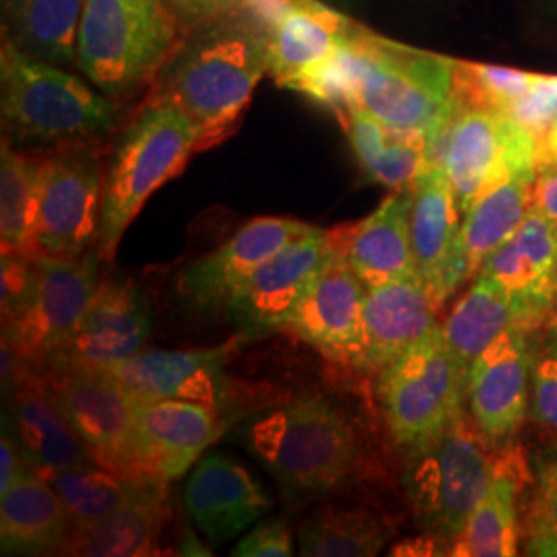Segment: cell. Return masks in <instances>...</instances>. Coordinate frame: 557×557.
Listing matches in <instances>:
<instances>
[{"label": "cell", "mask_w": 557, "mask_h": 557, "mask_svg": "<svg viewBox=\"0 0 557 557\" xmlns=\"http://www.w3.org/2000/svg\"><path fill=\"white\" fill-rule=\"evenodd\" d=\"M543 79L545 75L537 73L455 60L457 100L496 108L506 114H512Z\"/></svg>", "instance_id": "37"}, {"label": "cell", "mask_w": 557, "mask_h": 557, "mask_svg": "<svg viewBox=\"0 0 557 557\" xmlns=\"http://www.w3.org/2000/svg\"><path fill=\"white\" fill-rule=\"evenodd\" d=\"M524 556L557 557V444L539 453L535 490L522 524Z\"/></svg>", "instance_id": "38"}, {"label": "cell", "mask_w": 557, "mask_h": 557, "mask_svg": "<svg viewBox=\"0 0 557 557\" xmlns=\"http://www.w3.org/2000/svg\"><path fill=\"white\" fill-rule=\"evenodd\" d=\"M269 75L267 36L244 13L195 25L147 98L174 103L199 133V153L238 128L260 79Z\"/></svg>", "instance_id": "2"}, {"label": "cell", "mask_w": 557, "mask_h": 557, "mask_svg": "<svg viewBox=\"0 0 557 557\" xmlns=\"http://www.w3.org/2000/svg\"><path fill=\"white\" fill-rule=\"evenodd\" d=\"M537 329L515 326L479 356L467 374V403L473 423L494 448H504L531 409V376Z\"/></svg>", "instance_id": "15"}, {"label": "cell", "mask_w": 557, "mask_h": 557, "mask_svg": "<svg viewBox=\"0 0 557 557\" xmlns=\"http://www.w3.org/2000/svg\"><path fill=\"white\" fill-rule=\"evenodd\" d=\"M0 110L7 139L57 147L94 143L120 122V101L7 40L0 52Z\"/></svg>", "instance_id": "5"}, {"label": "cell", "mask_w": 557, "mask_h": 557, "mask_svg": "<svg viewBox=\"0 0 557 557\" xmlns=\"http://www.w3.org/2000/svg\"><path fill=\"white\" fill-rule=\"evenodd\" d=\"M184 508L205 537L223 543L262 520L271 510V498L236 458L209 453L184 485Z\"/></svg>", "instance_id": "22"}, {"label": "cell", "mask_w": 557, "mask_h": 557, "mask_svg": "<svg viewBox=\"0 0 557 557\" xmlns=\"http://www.w3.org/2000/svg\"><path fill=\"white\" fill-rule=\"evenodd\" d=\"M186 38L170 0H87L81 17V73L112 100L153 87Z\"/></svg>", "instance_id": "4"}, {"label": "cell", "mask_w": 557, "mask_h": 557, "mask_svg": "<svg viewBox=\"0 0 557 557\" xmlns=\"http://www.w3.org/2000/svg\"><path fill=\"white\" fill-rule=\"evenodd\" d=\"M103 170L94 143L60 145L46 153L36 255L79 257L98 248Z\"/></svg>", "instance_id": "11"}, {"label": "cell", "mask_w": 557, "mask_h": 557, "mask_svg": "<svg viewBox=\"0 0 557 557\" xmlns=\"http://www.w3.org/2000/svg\"><path fill=\"white\" fill-rule=\"evenodd\" d=\"M547 163L557 165V120L539 139V168Z\"/></svg>", "instance_id": "45"}, {"label": "cell", "mask_w": 557, "mask_h": 557, "mask_svg": "<svg viewBox=\"0 0 557 557\" xmlns=\"http://www.w3.org/2000/svg\"><path fill=\"white\" fill-rule=\"evenodd\" d=\"M36 255L2 252V319H11L27 298Z\"/></svg>", "instance_id": "41"}, {"label": "cell", "mask_w": 557, "mask_h": 557, "mask_svg": "<svg viewBox=\"0 0 557 557\" xmlns=\"http://www.w3.org/2000/svg\"><path fill=\"white\" fill-rule=\"evenodd\" d=\"M223 411L193 400L139 398L135 458L140 478L176 481L220 438Z\"/></svg>", "instance_id": "18"}, {"label": "cell", "mask_w": 557, "mask_h": 557, "mask_svg": "<svg viewBox=\"0 0 557 557\" xmlns=\"http://www.w3.org/2000/svg\"><path fill=\"white\" fill-rule=\"evenodd\" d=\"M345 20L319 0H294L264 32L269 75L292 89L299 79L333 59L354 32Z\"/></svg>", "instance_id": "26"}, {"label": "cell", "mask_w": 557, "mask_h": 557, "mask_svg": "<svg viewBox=\"0 0 557 557\" xmlns=\"http://www.w3.org/2000/svg\"><path fill=\"white\" fill-rule=\"evenodd\" d=\"M238 338L205 349H149L108 368L137 398L193 400L225 411L230 398L227 363Z\"/></svg>", "instance_id": "20"}, {"label": "cell", "mask_w": 557, "mask_h": 557, "mask_svg": "<svg viewBox=\"0 0 557 557\" xmlns=\"http://www.w3.org/2000/svg\"><path fill=\"white\" fill-rule=\"evenodd\" d=\"M87 0H2L4 40L50 64L77 60L81 17Z\"/></svg>", "instance_id": "32"}, {"label": "cell", "mask_w": 557, "mask_h": 557, "mask_svg": "<svg viewBox=\"0 0 557 557\" xmlns=\"http://www.w3.org/2000/svg\"><path fill=\"white\" fill-rule=\"evenodd\" d=\"M379 400L391 436L405 448L436 436L462 411L467 370L440 326L380 370Z\"/></svg>", "instance_id": "9"}, {"label": "cell", "mask_w": 557, "mask_h": 557, "mask_svg": "<svg viewBox=\"0 0 557 557\" xmlns=\"http://www.w3.org/2000/svg\"><path fill=\"white\" fill-rule=\"evenodd\" d=\"M40 475L57 490L73 527L110 517L147 494L153 485L163 483L156 479L128 478L98 462Z\"/></svg>", "instance_id": "36"}, {"label": "cell", "mask_w": 557, "mask_h": 557, "mask_svg": "<svg viewBox=\"0 0 557 557\" xmlns=\"http://www.w3.org/2000/svg\"><path fill=\"white\" fill-rule=\"evenodd\" d=\"M329 234L368 289L413 275L411 186L393 190L366 220L329 230Z\"/></svg>", "instance_id": "25"}, {"label": "cell", "mask_w": 557, "mask_h": 557, "mask_svg": "<svg viewBox=\"0 0 557 557\" xmlns=\"http://www.w3.org/2000/svg\"><path fill=\"white\" fill-rule=\"evenodd\" d=\"M520 324L529 326L515 301L492 278L475 275L471 287L440 324V331L453 356L469 374L471 363L496 338Z\"/></svg>", "instance_id": "33"}, {"label": "cell", "mask_w": 557, "mask_h": 557, "mask_svg": "<svg viewBox=\"0 0 557 557\" xmlns=\"http://www.w3.org/2000/svg\"><path fill=\"white\" fill-rule=\"evenodd\" d=\"M333 252L335 246L329 230L312 227L260 264L225 310L238 326L239 335L264 337L285 331L299 301Z\"/></svg>", "instance_id": "14"}, {"label": "cell", "mask_w": 557, "mask_h": 557, "mask_svg": "<svg viewBox=\"0 0 557 557\" xmlns=\"http://www.w3.org/2000/svg\"><path fill=\"white\" fill-rule=\"evenodd\" d=\"M462 213L440 163H428L411 186V248L419 278L442 306L467 281L460 262Z\"/></svg>", "instance_id": "19"}, {"label": "cell", "mask_w": 557, "mask_h": 557, "mask_svg": "<svg viewBox=\"0 0 557 557\" xmlns=\"http://www.w3.org/2000/svg\"><path fill=\"white\" fill-rule=\"evenodd\" d=\"M314 225L287 218H257L242 225L220 248L190 262L178 277L182 301L200 314L227 310L250 275L292 239Z\"/></svg>", "instance_id": "16"}, {"label": "cell", "mask_w": 557, "mask_h": 557, "mask_svg": "<svg viewBox=\"0 0 557 557\" xmlns=\"http://www.w3.org/2000/svg\"><path fill=\"white\" fill-rule=\"evenodd\" d=\"M232 556L239 557H289L294 556V541L287 520H264L257 524L234 547Z\"/></svg>", "instance_id": "40"}, {"label": "cell", "mask_w": 557, "mask_h": 557, "mask_svg": "<svg viewBox=\"0 0 557 557\" xmlns=\"http://www.w3.org/2000/svg\"><path fill=\"white\" fill-rule=\"evenodd\" d=\"M363 172L393 190L413 186L430 156V137L425 133L393 128L358 106L335 112Z\"/></svg>", "instance_id": "30"}, {"label": "cell", "mask_w": 557, "mask_h": 557, "mask_svg": "<svg viewBox=\"0 0 557 557\" xmlns=\"http://www.w3.org/2000/svg\"><path fill=\"white\" fill-rule=\"evenodd\" d=\"M73 531L57 490L27 467L0 496V547L4 556L60 554Z\"/></svg>", "instance_id": "27"}, {"label": "cell", "mask_w": 557, "mask_h": 557, "mask_svg": "<svg viewBox=\"0 0 557 557\" xmlns=\"http://www.w3.org/2000/svg\"><path fill=\"white\" fill-rule=\"evenodd\" d=\"M168 517V483H158L119 512L91 524L73 527L60 556H160V539Z\"/></svg>", "instance_id": "29"}, {"label": "cell", "mask_w": 557, "mask_h": 557, "mask_svg": "<svg viewBox=\"0 0 557 557\" xmlns=\"http://www.w3.org/2000/svg\"><path fill=\"white\" fill-rule=\"evenodd\" d=\"M27 467L29 465L23 457L20 442L13 436V432H4L0 444V496L17 483Z\"/></svg>", "instance_id": "43"}, {"label": "cell", "mask_w": 557, "mask_h": 557, "mask_svg": "<svg viewBox=\"0 0 557 557\" xmlns=\"http://www.w3.org/2000/svg\"><path fill=\"white\" fill-rule=\"evenodd\" d=\"M199 153V133L170 101L147 98L120 133L103 170L98 252L112 260L120 239L149 197Z\"/></svg>", "instance_id": "6"}, {"label": "cell", "mask_w": 557, "mask_h": 557, "mask_svg": "<svg viewBox=\"0 0 557 557\" xmlns=\"http://www.w3.org/2000/svg\"><path fill=\"white\" fill-rule=\"evenodd\" d=\"M428 163L446 170L465 215L494 184L537 172L539 139L502 110L457 100L450 116L430 137Z\"/></svg>", "instance_id": "8"}, {"label": "cell", "mask_w": 557, "mask_h": 557, "mask_svg": "<svg viewBox=\"0 0 557 557\" xmlns=\"http://www.w3.org/2000/svg\"><path fill=\"white\" fill-rule=\"evenodd\" d=\"M9 386L11 432L34 471H64L98 462L62 413L59 400L38 368L23 363Z\"/></svg>", "instance_id": "23"}, {"label": "cell", "mask_w": 557, "mask_h": 557, "mask_svg": "<svg viewBox=\"0 0 557 557\" xmlns=\"http://www.w3.org/2000/svg\"><path fill=\"white\" fill-rule=\"evenodd\" d=\"M366 294L368 287L335 248L299 301L285 333L335 363L361 370Z\"/></svg>", "instance_id": "17"}, {"label": "cell", "mask_w": 557, "mask_h": 557, "mask_svg": "<svg viewBox=\"0 0 557 557\" xmlns=\"http://www.w3.org/2000/svg\"><path fill=\"white\" fill-rule=\"evenodd\" d=\"M46 153H25L2 140L0 156V239L2 252L36 255Z\"/></svg>", "instance_id": "34"}, {"label": "cell", "mask_w": 557, "mask_h": 557, "mask_svg": "<svg viewBox=\"0 0 557 557\" xmlns=\"http://www.w3.org/2000/svg\"><path fill=\"white\" fill-rule=\"evenodd\" d=\"M151 335V306L131 278H101L85 317L40 370H108L137 356Z\"/></svg>", "instance_id": "13"}, {"label": "cell", "mask_w": 557, "mask_h": 557, "mask_svg": "<svg viewBox=\"0 0 557 557\" xmlns=\"http://www.w3.org/2000/svg\"><path fill=\"white\" fill-rule=\"evenodd\" d=\"M244 446L294 496H320L358 481L366 446L354 418L331 398L298 395L248 419Z\"/></svg>", "instance_id": "3"}, {"label": "cell", "mask_w": 557, "mask_h": 557, "mask_svg": "<svg viewBox=\"0 0 557 557\" xmlns=\"http://www.w3.org/2000/svg\"><path fill=\"white\" fill-rule=\"evenodd\" d=\"M438 304L418 273L370 287L363 304L361 370L380 372L440 326Z\"/></svg>", "instance_id": "24"}, {"label": "cell", "mask_w": 557, "mask_h": 557, "mask_svg": "<svg viewBox=\"0 0 557 557\" xmlns=\"http://www.w3.org/2000/svg\"><path fill=\"white\" fill-rule=\"evenodd\" d=\"M100 252L36 255L34 278L20 310L4 320V337L21 363L40 368L75 333L100 287Z\"/></svg>", "instance_id": "10"}, {"label": "cell", "mask_w": 557, "mask_h": 557, "mask_svg": "<svg viewBox=\"0 0 557 557\" xmlns=\"http://www.w3.org/2000/svg\"><path fill=\"white\" fill-rule=\"evenodd\" d=\"M393 535L391 520L372 510L320 506L299 524V556H379Z\"/></svg>", "instance_id": "35"}, {"label": "cell", "mask_w": 557, "mask_h": 557, "mask_svg": "<svg viewBox=\"0 0 557 557\" xmlns=\"http://www.w3.org/2000/svg\"><path fill=\"white\" fill-rule=\"evenodd\" d=\"M310 94L333 112L358 106L393 128L432 137L457 103L455 60L356 25L337 54L312 75Z\"/></svg>", "instance_id": "1"}, {"label": "cell", "mask_w": 557, "mask_h": 557, "mask_svg": "<svg viewBox=\"0 0 557 557\" xmlns=\"http://www.w3.org/2000/svg\"><path fill=\"white\" fill-rule=\"evenodd\" d=\"M533 205L549 220L557 232V165H541L533 184Z\"/></svg>", "instance_id": "44"}, {"label": "cell", "mask_w": 557, "mask_h": 557, "mask_svg": "<svg viewBox=\"0 0 557 557\" xmlns=\"http://www.w3.org/2000/svg\"><path fill=\"white\" fill-rule=\"evenodd\" d=\"M539 331H541V335H543L541 343L557 354V299L556 304L552 306V310L547 312V317L543 320V324H541Z\"/></svg>", "instance_id": "46"}, {"label": "cell", "mask_w": 557, "mask_h": 557, "mask_svg": "<svg viewBox=\"0 0 557 557\" xmlns=\"http://www.w3.org/2000/svg\"><path fill=\"white\" fill-rule=\"evenodd\" d=\"M174 9L178 11L182 21H186V27L193 23L200 25L207 21L220 20L232 13H239L244 7V0H170Z\"/></svg>", "instance_id": "42"}, {"label": "cell", "mask_w": 557, "mask_h": 557, "mask_svg": "<svg viewBox=\"0 0 557 557\" xmlns=\"http://www.w3.org/2000/svg\"><path fill=\"white\" fill-rule=\"evenodd\" d=\"M537 172L518 174L494 184L462 215L460 262L467 281L478 275L483 262L517 232L527 218L533 205Z\"/></svg>", "instance_id": "31"}, {"label": "cell", "mask_w": 557, "mask_h": 557, "mask_svg": "<svg viewBox=\"0 0 557 557\" xmlns=\"http://www.w3.org/2000/svg\"><path fill=\"white\" fill-rule=\"evenodd\" d=\"M529 416L557 436V354L543 343L535 345Z\"/></svg>", "instance_id": "39"}, {"label": "cell", "mask_w": 557, "mask_h": 557, "mask_svg": "<svg viewBox=\"0 0 557 557\" xmlns=\"http://www.w3.org/2000/svg\"><path fill=\"white\" fill-rule=\"evenodd\" d=\"M524 471L527 467L518 453L508 446L499 448L498 467L490 490L453 541L448 556H517L522 537L518 498L524 487Z\"/></svg>", "instance_id": "28"}, {"label": "cell", "mask_w": 557, "mask_h": 557, "mask_svg": "<svg viewBox=\"0 0 557 557\" xmlns=\"http://www.w3.org/2000/svg\"><path fill=\"white\" fill-rule=\"evenodd\" d=\"M492 448L465 411L436 436L407 448V498L436 541L453 545L490 490L498 467V450Z\"/></svg>", "instance_id": "7"}, {"label": "cell", "mask_w": 557, "mask_h": 557, "mask_svg": "<svg viewBox=\"0 0 557 557\" xmlns=\"http://www.w3.org/2000/svg\"><path fill=\"white\" fill-rule=\"evenodd\" d=\"M40 370V368H38ZM62 413L101 467L140 478L135 458V397L108 370H40Z\"/></svg>", "instance_id": "12"}, {"label": "cell", "mask_w": 557, "mask_h": 557, "mask_svg": "<svg viewBox=\"0 0 557 557\" xmlns=\"http://www.w3.org/2000/svg\"><path fill=\"white\" fill-rule=\"evenodd\" d=\"M478 275L492 278L539 331L557 299L556 227L531 205L517 232L490 255Z\"/></svg>", "instance_id": "21"}]
</instances>
